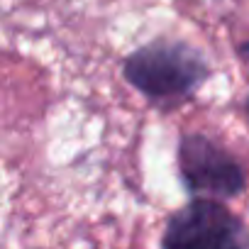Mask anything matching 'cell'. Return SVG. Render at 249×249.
Here are the masks:
<instances>
[{
	"label": "cell",
	"mask_w": 249,
	"mask_h": 249,
	"mask_svg": "<svg viewBox=\"0 0 249 249\" xmlns=\"http://www.w3.org/2000/svg\"><path fill=\"white\" fill-rule=\"evenodd\" d=\"M122 76L152 105L171 110L200 90L210 78V64L188 42L154 39L124 59Z\"/></svg>",
	"instance_id": "cell-1"
},
{
	"label": "cell",
	"mask_w": 249,
	"mask_h": 249,
	"mask_svg": "<svg viewBox=\"0 0 249 249\" xmlns=\"http://www.w3.org/2000/svg\"><path fill=\"white\" fill-rule=\"evenodd\" d=\"M176 161L181 183L193 198H213L225 203L247 191L244 166L208 135H181Z\"/></svg>",
	"instance_id": "cell-2"
},
{
	"label": "cell",
	"mask_w": 249,
	"mask_h": 249,
	"mask_svg": "<svg viewBox=\"0 0 249 249\" xmlns=\"http://www.w3.org/2000/svg\"><path fill=\"white\" fill-rule=\"evenodd\" d=\"M161 249H249V232L222 200L193 198L169 217Z\"/></svg>",
	"instance_id": "cell-3"
},
{
	"label": "cell",
	"mask_w": 249,
	"mask_h": 249,
	"mask_svg": "<svg viewBox=\"0 0 249 249\" xmlns=\"http://www.w3.org/2000/svg\"><path fill=\"white\" fill-rule=\"evenodd\" d=\"M239 56H242V61H244V64L249 66V39L239 44Z\"/></svg>",
	"instance_id": "cell-4"
}]
</instances>
